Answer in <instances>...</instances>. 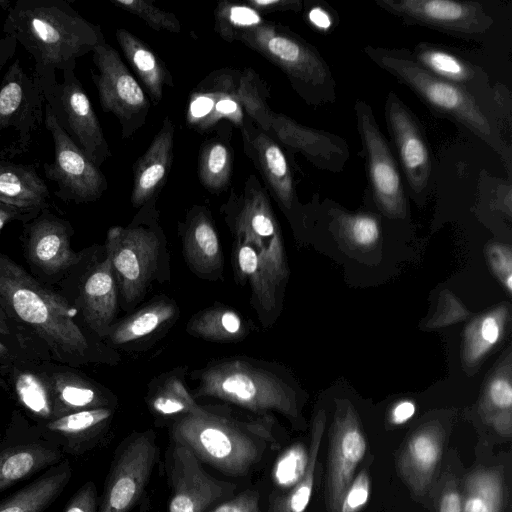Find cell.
<instances>
[{"label": "cell", "instance_id": "32", "mask_svg": "<svg viewBox=\"0 0 512 512\" xmlns=\"http://www.w3.org/2000/svg\"><path fill=\"white\" fill-rule=\"evenodd\" d=\"M187 366H178L153 378L146 393L150 410L162 417L174 419L196 414L202 405L193 397L186 385Z\"/></svg>", "mask_w": 512, "mask_h": 512}, {"label": "cell", "instance_id": "7", "mask_svg": "<svg viewBox=\"0 0 512 512\" xmlns=\"http://www.w3.org/2000/svg\"><path fill=\"white\" fill-rule=\"evenodd\" d=\"M237 39L278 66L309 105L334 103L336 80L318 50L288 28L262 22L240 32Z\"/></svg>", "mask_w": 512, "mask_h": 512}, {"label": "cell", "instance_id": "15", "mask_svg": "<svg viewBox=\"0 0 512 512\" xmlns=\"http://www.w3.org/2000/svg\"><path fill=\"white\" fill-rule=\"evenodd\" d=\"M384 114L411 196L424 201L432 187L433 162L424 129L395 92H389Z\"/></svg>", "mask_w": 512, "mask_h": 512}, {"label": "cell", "instance_id": "19", "mask_svg": "<svg viewBox=\"0 0 512 512\" xmlns=\"http://www.w3.org/2000/svg\"><path fill=\"white\" fill-rule=\"evenodd\" d=\"M270 132L285 147L302 154L318 169L342 172L350 158L349 146L340 136L307 127L281 113L274 112Z\"/></svg>", "mask_w": 512, "mask_h": 512}, {"label": "cell", "instance_id": "3", "mask_svg": "<svg viewBox=\"0 0 512 512\" xmlns=\"http://www.w3.org/2000/svg\"><path fill=\"white\" fill-rule=\"evenodd\" d=\"M197 399H216L255 415L278 412L299 418L300 396L291 378L277 364L247 355L214 359L191 372Z\"/></svg>", "mask_w": 512, "mask_h": 512}, {"label": "cell", "instance_id": "36", "mask_svg": "<svg viewBox=\"0 0 512 512\" xmlns=\"http://www.w3.org/2000/svg\"><path fill=\"white\" fill-rule=\"evenodd\" d=\"M116 38L126 59L143 82L153 102L158 103L165 85L172 77L161 59L139 38L124 28L116 30Z\"/></svg>", "mask_w": 512, "mask_h": 512}, {"label": "cell", "instance_id": "35", "mask_svg": "<svg viewBox=\"0 0 512 512\" xmlns=\"http://www.w3.org/2000/svg\"><path fill=\"white\" fill-rule=\"evenodd\" d=\"M442 437L432 426L418 430L409 439L401 458V469L415 490H423L441 458Z\"/></svg>", "mask_w": 512, "mask_h": 512}, {"label": "cell", "instance_id": "60", "mask_svg": "<svg viewBox=\"0 0 512 512\" xmlns=\"http://www.w3.org/2000/svg\"><path fill=\"white\" fill-rule=\"evenodd\" d=\"M7 354H8L7 347L2 342H0V359L6 357Z\"/></svg>", "mask_w": 512, "mask_h": 512}, {"label": "cell", "instance_id": "21", "mask_svg": "<svg viewBox=\"0 0 512 512\" xmlns=\"http://www.w3.org/2000/svg\"><path fill=\"white\" fill-rule=\"evenodd\" d=\"M232 264L236 279L251 293V304L264 327L271 326L281 309L283 287L264 266L254 247L240 237H234Z\"/></svg>", "mask_w": 512, "mask_h": 512}, {"label": "cell", "instance_id": "38", "mask_svg": "<svg viewBox=\"0 0 512 512\" xmlns=\"http://www.w3.org/2000/svg\"><path fill=\"white\" fill-rule=\"evenodd\" d=\"M51 395L54 404V419L86 409L116 407L117 403L114 395L77 377L57 379Z\"/></svg>", "mask_w": 512, "mask_h": 512}, {"label": "cell", "instance_id": "17", "mask_svg": "<svg viewBox=\"0 0 512 512\" xmlns=\"http://www.w3.org/2000/svg\"><path fill=\"white\" fill-rule=\"evenodd\" d=\"M173 493L168 512H206L217 501L231 495L235 485L208 474L201 461L184 444L175 442L172 451Z\"/></svg>", "mask_w": 512, "mask_h": 512}, {"label": "cell", "instance_id": "13", "mask_svg": "<svg viewBox=\"0 0 512 512\" xmlns=\"http://www.w3.org/2000/svg\"><path fill=\"white\" fill-rule=\"evenodd\" d=\"M382 10L408 25L478 40L494 23L480 2L455 0H375Z\"/></svg>", "mask_w": 512, "mask_h": 512}, {"label": "cell", "instance_id": "37", "mask_svg": "<svg viewBox=\"0 0 512 512\" xmlns=\"http://www.w3.org/2000/svg\"><path fill=\"white\" fill-rule=\"evenodd\" d=\"M508 318V306L503 304L469 323L463 340V360L467 365H476L501 340Z\"/></svg>", "mask_w": 512, "mask_h": 512}, {"label": "cell", "instance_id": "45", "mask_svg": "<svg viewBox=\"0 0 512 512\" xmlns=\"http://www.w3.org/2000/svg\"><path fill=\"white\" fill-rule=\"evenodd\" d=\"M215 15L217 31L226 41L237 39L243 30L263 22L259 13L251 7L227 1L218 4Z\"/></svg>", "mask_w": 512, "mask_h": 512}, {"label": "cell", "instance_id": "1", "mask_svg": "<svg viewBox=\"0 0 512 512\" xmlns=\"http://www.w3.org/2000/svg\"><path fill=\"white\" fill-rule=\"evenodd\" d=\"M5 11L4 35L16 40L33 58L46 101L58 81L56 74L74 71L77 59L105 38L65 0L0 1Z\"/></svg>", "mask_w": 512, "mask_h": 512}, {"label": "cell", "instance_id": "51", "mask_svg": "<svg viewBox=\"0 0 512 512\" xmlns=\"http://www.w3.org/2000/svg\"><path fill=\"white\" fill-rule=\"evenodd\" d=\"M370 496V479L362 471L350 483L341 500L339 512H359L368 502Z\"/></svg>", "mask_w": 512, "mask_h": 512}, {"label": "cell", "instance_id": "22", "mask_svg": "<svg viewBox=\"0 0 512 512\" xmlns=\"http://www.w3.org/2000/svg\"><path fill=\"white\" fill-rule=\"evenodd\" d=\"M182 251L188 268L198 277L217 280L224 269L223 250L209 211L196 206L181 225Z\"/></svg>", "mask_w": 512, "mask_h": 512}, {"label": "cell", "instance_id": "18", "mask_svg": "<svg viewBox=\"0 0 512 512\" xmlns=\"http://www.w3.org/2000/svg\"><path fill=\"white\" fill-rule=\"evenodd\" d=\"M366 448V439L357 417L353 409L347 405L335 417L331 436L327 497L332 512H339L343 495L353 480L356 467L363 459Z\"/></svg>", "mask_w": 512, "mask_h": 512}, {"label": "cell", "instance_id": "20", "mask_svg": "<svg viewBox=\"0 0 512 512\" xmlns=\"http://www.w3.org/2000/svg\"><path fill=\"white\" fill-rule=\"evenodd\" d=\"M63 459L61 448L37 429L29 434H7L0 444V493Z\"/></svg>", "mask_w": 512, "mask_h": 512}, {"label": "cell", "instance_id": "56", "mask_svg": "<svg viewBox=\"0 0 512 512\" xmlns=\"http://www.w3.org/2000/svg\"><path fill=\"white\" fill-rule=\"evenodd\" d=\"M439 512H463L460 494L455 490L445 492L440 501Z\"/></svg>", "mask_w": 512, "mask_h": 512}, {"label": "cell", "instance_id": "40", "mask_svg": "<svg viewBox=\"0 0 512 512\" xmlns=\"http://www.w3.org/2000/svg\"><path fill=\"white\" fill-rule=\"evenodd\" d=\"M236 97L243 111L261 130L270 131L274 112L267 102L268 90L254 70L246 68L238 74Z\"/></svg>", "mask_w": 512, "mask_h": 512}, {"label": "cell", "instance_id": "30", "mask_svg": "<svg viewBox=\"0 0 512 512\" xmlns=\"http://www.w3.org/2000/svg\"><path fill=\"white\" fill-rule=\"evenodd\" d=\"M49 197L34 166L0 158V203L31 216L47 207Z\"/></svg>", "mask_w": 512, "mask_h": 512}, {"label": "cell", "instance_id": "44", "mask_svg": "<svg viewBox=\"0 0 512 512\" xmlns=\"http://www.w3.org/2000/svg\"><path fill=\"white\" fill-rule=\"evenodd\" d=\"M339 230L353 245L361 248L374 246L381 234L377 217L369 213H346L333 210Z\"/></svg>", "mask_w": 512, "mask_h": 512}, {"label": "cell", "instance_id": "50", "mask_svg": "<svg viewBox=\"0 0 512 512\" xmlns=\"http://www.w3.org/2000/svg\"><path fill=\"white\" fill-rule=\"evenodd\" d=\"M468 315L467 309L459 300L450 293L443 291L438 302V309L428 322L430 327H442L465 319Z\"/></svg>", "mask_w": 512, "mask_h": 512}, {"label": "cell", "instance_id": "5", "mask_svg": "<svg viewBox=\"0 0 512 512\" xmlns=\"http://www.w3.org/2000/svg\"><path fill=\"white\" fill-rule=\"evenodd\" d=\"M0 308L30 327L57 356L84 360L91 356L92 346L74 320L77 309L1 253Z\"/></svg>", "mask_w": 512, "mask_h": 512}, {"label": "cell", "instance_id": "25", "mask_svg": "<svg viewBox=\"0 0 512 512\" xmlns=\"http://www.w3.org/2000/svg\"><path fill=\"white\" fill-rule=\"evenodd\" d=\"M119 293L109 257L97 262L87 274L80 304L87 325L99 337H107L118 313Z\"/></svg>", "mask_w": 512, "mask_h": 512}, {"label": "cell", "instance_id": "53", "mask_svg": "<svg viewBox=\"0 0 512 512\" xmlns=\"http://www.w3.org/2000/svg\"><path fill=\"white\" fill-rule=\"evenodd\" d=\"M209 512H262L259 508V493L252 490L243 492Z\"/></svg>", "mask_w": 512, "mask_h": 512}, {"label": "cell", "instance_id": "55", "mask_svg": "<svg viewBox=\"0 0 512 512\" xmlns=\"http://www.w3.org/2000/svg\"><path fill=\"white\" fill-rule=\"evenodd\" d=\"M415 411L416 407L412 401H400L392 408L390 420L395 425L404 424L413 417Z\"/></svg>", "mask_w": 512, "mask_h": 512}, {"label": "cell", "instance_id": "2", "mask_svg": "<svg viewBox=\"0 0 512 512\" xmlns=\"http://www.w3.org/2000/svg\"><path fill=\"white\" fill-rule=\"evenodd\" d=\"M269 415L242 417L227 405H202L200 412L174 419L172 438L196 457L231 476H244L276 443Z\"/></svg>", "mask_w": 512, "mask_h": 512}, {"label": "cell", "instance_id": "54", "mask_svg": "<svg viewBox=\"0 0 512 512\" xmlns=\"http://www.w3.org/2000/svg\"><path fill=\"white\" fill-rule=\"evenodd\" d=\"M248 6L259 12L299 11L302 8L300 0H249Z\"/></svg>", "mask_w": 512, "mask_h": 512}, {"label": "cell", "instance_id": "10", "mask_svg": "<svg viewBox=\"0 0 512 512\" xmlns=\"http://www.w3.org/2000/svg\"><path fill=\"white\" fill-rule=\"evenodd\" d=\"M44 125L50 132L54 159L43 166L45 176L57 185L56 195L76 203L99 199L108 185L105 176L58 122L48 103Z\"/></svg>", "mask_w": 512, "mask_h": 512}, {"label": "cell", "instance_id": "26", "mask_svg": "<svg viewBox=\"0 0 512 512\" xmlns=\"http://www.w3.org/2000/svg\"><path fill=\"white\" fill-rule=\"evenodd\" d=\"M411 53L414 59L434 76L462 87L478 97L488 99L489 76L481 67L447 47L432 43L421 42Z\"/></svg>", "mask_w": 512, "mask_h": 512}, {"label": "cell", "instance_id": "33", "mask_svg": "<svg viewBox=\"0 0 512 512\" xmlns=\"http://www.w3.org/2000/svg\"><path fill=\"white\" fill-rule=\"evenodd\" d=\"M250 143L273 194L281 207L291 212L296 207L297 198L292 172L284 152L276 141L262 130L252 134Z\"/></svg>", "mask_w": 512, "mask_h": 512}, {"label": "cell", "instance_id": "6", "mask_svg": "<svg viewBox=\"0 0 512 512\" xmlns=\"http://www.w3.org/2000/svg\"><path fill=\"white\" fill-rule=\"evenodd\" d=\"M155 200L142 206L127 226H114L107 232L105 253L127 311L143 300L154 282L170 279V255Z\"/></svg>", "mask_w": 512, "mask_h": 512}, {"label": "cell", "instance_id": "23", "mask_svg": "<svg viewBox=\"0 0 512 512\" xmlns=\"http://www.w3.org/2000/svg\"><path fill=\"white\" fill-rule=\"evenodd\" d=\"M115 407H100L72 412L40 423L38 432L55 442L63 454L81 456L93 449L107 430Z\"/></svg>", "mask_w": 512, "mask_h": 512}, {"label": "cell", "instance_id": "28", "mask_svg": "<svg viewBox=\"0 0 512 512\" xmlns=\"http://www.w3.org/2000/svg\"><path fill=\"white\" fill-rule=\"evenodd\" d=\"M27 247L31 261L48 274L58 273L80 260L70 247L67 224L47 213L30 225Z\"/></svg>", "mask_w": 512, "mask_h": 512}, {"label": "cell", "instance_id": "34", "mask_svg": "<svg viewBox=\"0 0 512 512\" xmlns=\"http://www.w3.org/2000/svg\"><path fill=\"white\" fill-rule=\"evenodd\" d=\"M250 324L235 309L215 304L195 313L186 323V332L216 343H235L248 336Z\"/></svg>", "mask_w": 512, "mask_h": 512}, {"label": "cell", "instance_id": "57", "mask_svg": "<svg viewBox=\"0 0 512 512\" xmlns=\"http://www.w3.org/2000/svg\"><path fill=\"white\" fill-rule=\"evenodd\" d=\"M17 42L10 36L0 38V74L10 59L15 55Z\"/></svg>", "mask_w": 512, "mask_h": 512}, {"label": "cell", "instance_id": "11", "mask_svg": "<svg viewBox=\"0 0 512 512\" xmlns=\"http://www.w3.org/2000/svg\"><path fill=\"white\" fill-rule=\"evenodd\" d=\"M157 456L156 435L152 430L127 438L111 463L98 512H129L141 497Z\"/></svg>", "mask_w": 512, "mask_h": 512}, {"label": "cell", "instance_id": "14", "mask_svg": "<svg viewBox=\"0 0 512 512\" xmlns=\"http://www.w3.org/2000/svg\"><path fill=\"white\" fill-rule=\"evenodd\" d=\"M234 237L250 243L275 280L285 285L289 269L281 235L269 198L257 183H248L235 212L227 217Z\"/></svg>", "mask_w": 512, "mask_h": 512}, {"label": "cell", "instance_id": "52", "mask_svg": "<svg viewBox=\"0 0 512 512\" xmlns=\"http://www.w3.org/2000/svg\"><path fill=\"white\" fill-rule=\"evenodd\" d=\"M98 506L96 485L87 481L70 497L62 512H98Z\"/></svg>", "mask_w": 512, "mask_h": 512}, {"label": "cell", "instance_id": "12", "mask_svg": "<svg viewBox=\"0 0 512 512\" xmlns=\"http://www.w3.org/2000/svg\"><path fill=\"white\" fill-rule=\"evenodd\" d=\"M92 53L97 68L92 78L100 104L105 112L118 118L122 136L127 138L144 124L150 109L149 100L111 45L100 44Z\"/></svg>", "mask_w": 512, "mask_h": 512}, {"label": "cell", "instance_id": "59", "mask_svg": "<svg viewBox=\"0 0 512 512\" xmlns=\"http://www.w3.org/2000/svg\"><path fill=\"white\" fill-rule=\"evenodd\" d=\"M0 334L8 335L10 334V328L8 326L5 313L0 309Z\"/></svg>", "mask_w": 512, "mask_h": 512}, {"label": "cell", "instance_id": "61", "mask_svg": "<svg viewBox=\"0 0 512 512\" xmlns=\"http://www.w3.org/2000/svg\"><path fill=\"white\" fill-rule=\"evenodd\" d=\"M1 442H2V438H1V436H0V444H1Z\"/></svg>", "mask_w": 512, "mask_h": 512}, {"label": "cell", "instance_id": "4", "mask_svg": "<svg viewBox=\"0 0 512 512\" xmlns=\"http://www.w3.org/2000/svg\"><path fill=\"white\" fill-rule=\"evenodd\" d=\"M363 51L375 65L412 90L434 114L461 124L509 164L510 152L488 99L434 76L408 49L366 45Z\"/></svg>", "mask_w": 512, "mask_h": 512}, {"label": "cell", "instance_id": "9", "mask_svg": "<svg viewBox=\"0 0 512 512\" xmlns=\"http://www.w3.org/2000/svg\"><path fill=\"white\" fill-rule=\"evenodd\" d=\"M354 111L373 199L386 216L404 218L407 214L406 194L391 146L367 102L357 99Z\"/></svg>", "mask_w": 512, "mask_h": 512}, {"label": "cell", "instance_id": "42", "mask_svg": "<svg viewBox=\"0 0 512 512\" xmlns=\"http://www.w3.org/2000/svg\"><path fill=\"white\" fill-rule=\"evenodd\" d=\"M503 489L500 478L493 472L474 474L467 482L463 512H500Z\"/></svg>", "mask_w": 512, "mask_h": 512}, {"label": "cell", "instance_id": "46", "mask_svg": "<svg viewBox=\"0 0 512 512\" xmlns=\"http://www.w3.org/2000/svg\"><path fill=\"white\" fill-rule=\"evenodd\" d=\"M308 464V451L300 443L288 448L276 461L273 479L280 488H294L302 479Z\"/></svg>", "mask_w": 512, "mask_h": 512}, {"label": "cell", "instance_id": "8", "mask_svg": "<svg viewBox=\"0 0 512 512\" xmlns=\"http://www.w3.org/2000/svg\"><path fill=\"white\" fill-rule=\"evenodd\" d=\"M46 99L34 74L20 59L10 63L0 84V138L12 133V141L0 151V158H13L29 150L44 124Z\"/></svg>", "mask_w": 512, "mask_h": 512}, {"label": "cell", "instance_id": "49", "mask_svg": "<svg viewBox=\"0 0 512 512\" xmlns=\"http://www.w3.org/2000/svg\"><path fill=\"white\" fill-rule=\"evenodd\" d=\"M488 262L508 293L512 291V255L509 246L493 243L487 247Z\"/></svg>", "mask_w": 512, "mask_h": 512}, {"label": "cell", "instance_id": "47", "mask_svg": "<svg viewBox=\"0 0 512 512\" xmlns=\"http://www.w3.org/2000/svg\"><path fill=\"white\" fill-rule=\"evenodd\" d=\"M113 4L141 18L152 29L178 33L181 24L173 13L154 6L152 2L143 0H112Z\"/></svg>", "mask_w": 512, "mask_h": 512}, {"label": "cell", "instance_id": "16", "mask_svg": "<svg viewBox=\"0 0 512 512\" xmlns=\"http://www.w3.org/2000/svg\"><path fill=\"white\" fill-rule=\"evenodd\" d=\"M62 76L46 103L68 135L99 167L111 155L99 120L75 72Z\"/></svg>", "mask_w": 512, "mask_h": 512}, {"label": "cell", "instance_id": "27", "mask_svg": "<svg viewBox=\"0 0 512 512\" xmlns=\"http://www.w3.org/2000/svg\"><path fill=\"white\" fill-rule=\"evenodd\" d=\"M174 125L169 117L163 121L161 129L153 138L146 152L134 166V181L131 203L141 208L156 198L164 185L173 159Z\"/></svg>", "mask_w": 512, "mask_h": 512}, {"label": "cell", "instance_id": "48", "mask_svg": "<svg viewBox=\"0 0 512 512\" xmlns=\"http://www.w3.org/2000/svg\"><path fill=\"white\" fill-rule=\"evenodd\" d=\"M488 408L497 410L499 414L493 418L497 421L509 418L512 406V385L509 374H498L488 383L485 396Z\"/></svg>", "mask_w": 512, "mask_h": 512}, {"label": "cell", "instance_id": "31", "mask_svg": "<svg viewBox=\"0 0 512 512\" xmlns=\"http://www.w3.org/2000/svg\"><path fill=\"white\" fill-rule=\"evenodd\" d=\"M72 473L69 461L63 459L1 500L0 512H44L60 497Z\"/></svg>", "mask_w": 512, "mask_h": 512}, {"label": "cell", "instance_id": "29", "mask_svg": "<svg viewBox=\"0 0 512 512\" xmlns=\"http://www.w3.org/2000/svg\"><path fill=\"white\" fill-rule=\"evenodd\" d=\"M179 315L176 302L166 295L155 296L111 327L107 339L116 347L147 342L171 327Z\"/></svg>", "mask_w": 512, "mask_h": 512}, {"label": "cell", "instance_id": "24", "mask_svg": "<svg viewBox=\"0 0 512 512\" xmlns=\"http://www.w3.org/2000/svg\"><path fill=\"white\" fill-rule=\"evenodd\" d=\"M231 71H220L206 78L191 95L188 120L198 129H207L226 117L242 125L243 109L236 97L237 79ZM238 78V77H237Z\"/></svg>", "mask_w": 512, "mask_h": 512}, {"label": "cell", "instance_id": "43", "mask_svg": "<svg viewBox=\"0 0 512 512\" xmlns=\"http://www.w3.org/2000/svg\"><path fill=\"white\" fill-rule=\"evenodd\" d=\"M15 391L21 404L41 422L54 419L52 395L37 375L20 373L15 380Z\"/></svg>", "mask_w": 512, "mask_h": 512}, {"label": "cell", "instance_id": "41", "mask_svg": "<svg viewBox=\"0 0 512 512\" xmlns=\"http://www.w3.org/2000/svg\"><path fill=\"white\" fill-rule=\"evenodd\" d=\"M232 156L229 146L215 138L207 141L199 156V178L210 191L223 190L230 181Z\"/></svg>", "mask_w": 512, "mask_h": 512}, {"label": "cell", "instance_id": "58", "mask_svg": "<svg viewBox=\"0 0 512 512\" xmlns=\"http://www.w3.org/2000/svg\"><path fill=\"white\" fill-rule=\"evenodd\" d=\"M26 215L0 203V231L10 221L25 218Z\"/></svg>", "mask_w": 512, "mask_h": 512}, {"label": "cell", "instance_id": "39", "mask_svg": "<svg viewBox=\"0 0 512 512\" xmlns=\"http://www.w3.org/2000/svg\"><path fill=\"white\" fill-rule=\"evenodd\" d=\"M325 413L320 410L313 422L312 437L308 451V464L301 481L287 495L273 504V512H304L309 504L316 468L317 455L324 432Z\"/></svg>", "mask_w": 512, "mask_h": 512}]
</instances>
